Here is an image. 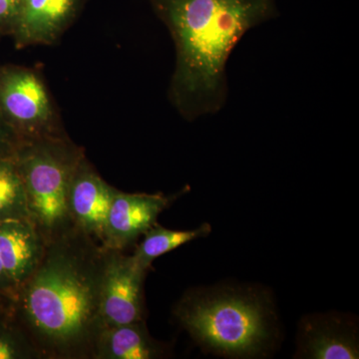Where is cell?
<instances>
[{
    "label": "cell",
    "instance_id": "obj_3",
    "mask_svg": "<svg viewBox=\"0 0 359 359\" xmlns=\"http://www.w3.org/2000/svg\"><path fill=\"white\" fill-rule=\"evenodd\" d=\"M259 299L235 290L196 292L182 299L175 316L201 346L226 356L255 355L271 334Z\"/></svg>",
    "mask_w": 359,
    "mask_h": 359
},
{
    "label": "cell",
    "instance_id": "obj_17",
    "mask_svg": "<svg viewBox=\"0 0 359 359\" xmlns=\"http://www.w3.org/2000/svg\"><path fill=\"white\" fill-rule=\"evenodd\" d=\"M20 0H0V34L11 35Z\"/></svg>",
    "mask_w": 359,
    "mask_h": 359
},
{
    "label": "cell",
    "instance_id": "obj_15",
    "mask_svg": "<svg viewBox=\"0 0 359 359\" xmlns=\"http://www.w3.org/2000/svg\"><path fill=\"white\" fill-rule=\"evenodd\" d=\"M0 359H41L9 306L0 304Z\"/></svg>",
    "mask_w": 359,
    "mask_h": 359
},
{
    "label": "cell",
    "instance_id": "obj_11",
    "mask_svg": "<svg viewBox=\"0 0 359 359\" xmlns=\"http://www.w3.org/2000/svg\"><path fill=\"white\" fill-rule=\"evenodd\" d=\"M301 354L308 358H358L354 328L335 318H309L302 323Z\"/></svg>",
    "mask_w": 359,
    "mask_h": 359
},
{
    "label": "cell",
    "instance_id": "obj_5",
    "mask_svg": "<svg viewBox=\"0 0 359 359\" xmlns=\"http://www.w3.org/2000/svg\"><path fill=\"white\" fill-rule=\"evenodd\" d=\"M0 113L21 142L66 135L44 82L29 68L0 66Z\"/></svg>",
    "mask_w": 359,
    "mask_h": 359
},
{
    "label": "cell",
    "instance_id": "obj_2",
    "mask_svg": "<svg viewBox=\"0 0 359 359\" xmlns=\"http://www.w3.org/2000/svg\"><path fill=\"white\" fill-rule=\"evenodd\" d=\"M176 47L169 97L188 121L223 109L226 63L245 33L278 16L276 0H152Z\"/></svg>",
    "mask_w": 359,
    "mask_h": 359
},
{
    "label": "cell",
    "instance_id": "obj_14",
    "mask_svg": "<svg viewBox=\"0 0 359 359\" xmlns=\"http://www.w3.org/2000/svg\"><path fill=\"white\" fill-rule=\"evenodd\" d=\"M30 218L25 187L13 158H0V219Z\"/></svg>",
    "mask_w": 359,
    "mask_h": 359
},
{
    "label": "cell",
    "instance_id": "obj_12",
    "mask_svg": "<svg viewBox=\"0 0 359 359\" xmlns=\"http://www.w3.org/2000/svg\"><path fill=\"white\" fill-rule=\"evenodd\" d=\"M166 354L167 347L151 337L142 320L103 328L93 359H156Z\"/></svg>",
    "mask_w": 359,
    "mask_h": 359
},
{
    "label": "cell",
    "instance_id": "obj_16",
    "mask_svg": "<svg viewBox=\"0 0 359 359\" xmlns=\"http://www.w3.org/2000/svg\"><path fill=\"white\" fill-rule=\"evenodd\" d=\"M20 143L18 135L14 133L0 113V158H13Z\"/></svg>",
    "mask_w": 359,
    "mask_h": 359
},
{
    "label": "cell",
    "instance_id": "obj_8",
    "mask_svg": "<svg viewBox=\"0 0 359 359\" xmlns=\"http://www.w3.org/2000/svg\"><path fill=\"white\" fill-rule=\"evenodd\" d=\"M116 192L117 189L106 183L84 157L71 183V217L77 228L100 244Z\"/></svg>",
    "mask_w": 359,
    "mask_h": 359
},
{
    "label": "cell",
    "instance_id": "obj_7",
    "mask_svg": "<svg viewBox=\"0 0 359 359\" xmlns=\"http://www.w3.org/2000/svg\"><path fill=\"white\" fill-rule=\"evenodd\" d=\"M176 199L161 194H129L117 190L111 205L102 245L123 250L155 226L158 216Z\"/></svg>",
    "mask_w": 359,
    "mask_h": 359
},
{
    "label": "cell",
    "instance_id": "obj_4",
    "mask_svg": "<svg viewBox=\"0 0 359 359\" xmlns=\"http://www.w3.org/2000/svg\"><path fill=\"white\" fill-rule=\"evenodd\" d=\"M85 157L67 135L22 141L13 156L30 219L45 242L77 228L71 217V183Z\"/></svg>",
    "mask_w": 359,
    "mask_h": 359
},
{
    "label": "cell",
    "instance_id": "obj_6",
    "mask_svg": "<svg viewBox=\"0 0 359 359\" xmlns=\"http://www.w3.org/2000/svg\"><path fill=\"white\" fill-rule=\"evenodd\" d=\"M147 271L131 256L110 250L104 271L100 316L103 327L143 320V283Z\"/></svg>",
    "mask_w": 359,
    "mask_h": 359
},
{
    "label": "cell",
    "instance_id": "obj_10",
    "mask_svg": "<svg viewBox=\"0 0 359 359\" xmlns=\"http://www.w3.org/2000/svg\"><path fill=\"white\" fill-rule=\"evenodd\" d=\"M45 247L30 218L0 219V262L18 290L36 268Z\"/></svg>",
    "mask_w": 359,
    "mask_h": 359
},
{
    "label": "cell",
    "instance_id": "obj_1",
    "mask_svg": "<svg viewBox=\"0 0 359 359\" xmlns=\"http://www.w3.org/2000/svg\"><path fill=\"white\" fill-rule=\"evenodd\" d=\"M109 249L79 228L45 242L11 309L41 359H93Z\"/></svg>",
    "mask_w": 359,
    "mask_h": 359
},
{
    "label": "cell",
    "instance_id": "obj_9",
    "mask_svg": "<svg viewBox=\"0 0 359 359\" xmlns=\"http://www.w3.org/2000/svg\"><path fill=\"white\" fill-rule=\"evenodd\" d=\"M79 0H20L11 36L18 47L51 44L72 22Z\"/></svg>",
    "mask_w": 359,
    "mask_h": 359
},
{
    "label": "cell",
    "instance_id": "obj_13",
    "mask_svg": "<svg viewBox=\"0 0 359 359\" xmlns=\"http://www.w3.org/2000/svg\"><path fill=\"white\" fill-rule=\"evenodd\" d=\"M211 231L209 224H202L193 231L168 230L155 224L144 233V240L132 255V259L139 268L148 271L157 257L196 238L207 237Z\"/></svg>",
    "mask_w": 359,
    "mask_h": 359
},
{
    "label": "cell",
    "instance_id": "obj_18",
    "mask_svg": "<svg viewBox=\"0 0 359 359\" xmlns=\"http://www.w3.org/2000/svg\"><path fill=\"white\" fill-rule=\"evenodd\" d=\"M16 289L0 262V304L11 308Z\"/></svg>",
    "mask_w": 359,
    "mask_h": 359
}]
</instances>
